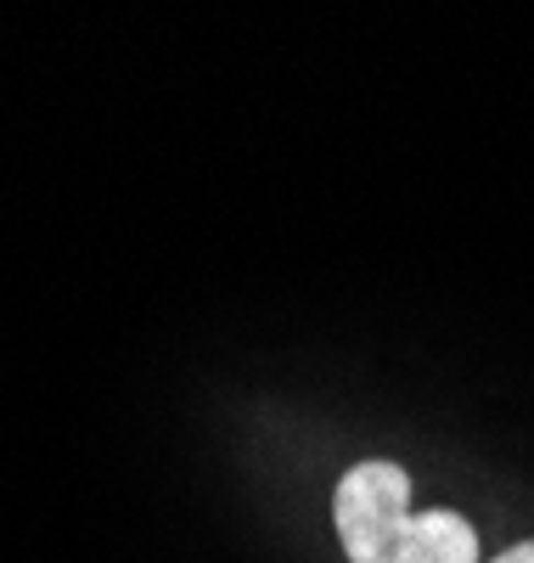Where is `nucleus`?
I'll return each instance as SVG.
<instances>
[{
	"mask_svg": "<svg viewBox=\"0 0 534 563\" xmlns=\"http://www.w3.org/2000/svg\"><path fill=\"white\" fill-rule=\"evenodd\" d=\"M337 541L349 563H478V530L450 507L411 512L400 462H355L332 496Z\"/></svg>",
	"mask_w": 534,
	"mask_h": 563,
	"instance_id": "obj_1",
	"label": "nucleus"
},
{
	"mask_svg": "<svg viewBox=\"0 0 534 563\" xmlns=\"http://www.w3.org/2000/svg\"><path fill=\"white\" fill-rule=\"evenodd\" d=\"M490 563H534V541H518V547H507V552L490 558Z\"/></svg>",
	"mask_w": 534,
	"mask_h": 563,
	"instance_id": "obj_2",
	"label": "nucleus"
}]
</instances>
